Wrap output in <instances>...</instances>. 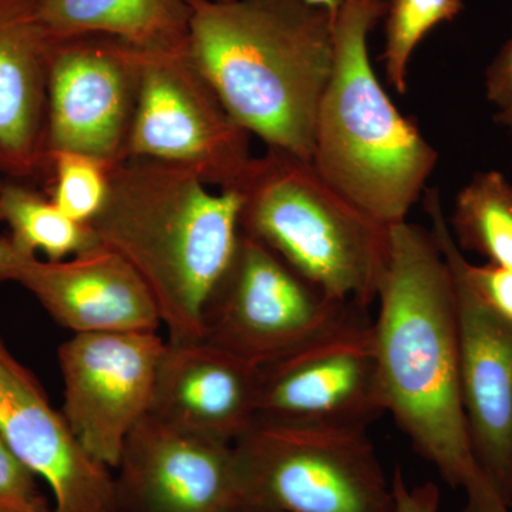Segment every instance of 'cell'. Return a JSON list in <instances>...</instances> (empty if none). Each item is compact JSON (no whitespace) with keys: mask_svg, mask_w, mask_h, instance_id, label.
<instances>
[{"mask_svg":"<svg viewBox=\"0 0 512 512\" xmlns=\"http://www.w3.org/2000/svg\"><path fill=\"white\" fill-rule=\"evenodd\" d=\"M373 342L386 412L453 488L480 473L461 399L456 292L433 232L387 229Z\"/></svg>","mask_w":512,"mask_h":512,"instance_id":"cell-1","label":"cell"},{"mask_svg":"<svg viewBox=\"0 0 512 512\" xmlns=\"http://www.w3.org/2000/svg\"><path fill=\"white\" fill-rule=\"evenodd\" d=\"M188 50L232 119L312 163L335 16L306 0H191Z\"/></svg>","mask_w":512,"mask_h":512,"instance_id":"cell-2","label":"cell"},{"mask_svg":"<svg viewBox=\"0 0 512 512\" xmlns=\"http://www.w3.org/2000/svg\"><path fill=\"white\" fill-rule=\"evenodd\" d=\"M241 208L237 191L214 192L187 168L126 158L111 167L106 201L87 225L146 284L168 342L191 343L237 252Z\"/></svg>","mask_w":512,"mask_h":512,"instance_id":"cell-3","label":"cell"},{"mask_svg":"<svg viewBox=\"0 0 512 512\" xmlns=\"http://www.w3.org/2000/svg\"><path fill=\"white\" fill-rule=\"evenodd\" d=\"M386 0H353L335 15V60L316 119L312 165L349 204L383 227L406 221L437 151L394 107L369 56Z\"/></svg>","mask_w":512,"mask_h":512,"instance_id":"cell-4","label":"cell"},{"mask_svg":"<svg viewBox=\"0 0 512 512\" xmlns=\"http://www.w3.org/2000/svg\"><path fill=\"white\" fill-rule=\"evenodd\" d=\"M235 191L241 229L329 298L369 308L386 264L387 229L332 190L312 163L268 148Z\"/></svg>","mask_w":512,"mask_h":512,"instance_id":"cell-5","label":"cell"},{"mask_svg":"<svg viewBox=\"0 0 512 512\" xmlns=\"http://www.w3.org/2000/svg\"><path fill=\"white\" fill-rule=\"evenodd\" d=\"M234 448L245 512H396L367 429L255 419Z\"/></svg>","mask_w":512,"mask_h":512,"instance_id":"cell-6","label":"cell"},{"mask_svg":"<svg viewBox=\"0 0 512 512\" xmlns=\"http://www.w3.org/2000/svg\"><path fill=\"white\" fill-rule=\"evenodd\" d=\"M138 53L136 110L126 158L192 171L210 187L234 190L252 157L239 126L190 50Z\"/></svg>","mask_w":512,"mask_h":512,"instance_id":"cell-7","label":"cell"},{"mask_svg":"<svg viewBox=\"0 0 512 512\" xmlns=\"http://www.w3.org/2000/svg\"><path fill=\"white\" fill-rule=\"evenodd\" d=\"M359 309L366 308L329 298L241 229L232 264L205 309L201 340L259 367Z\"/></svg>","mask_w":512,"mask_h":512,"instance_id":"cell-8","label":"cell"},{"mask_svg":"<svg viewBox=\"0 0 512 512\" xmlns=\"http://www.w3.org/2000/svg\"><path fill=\"white\" fill-rule=\"evenodd\" d=\"M366 311L259 366L255 419L367 429L386 413Z\"/></svg>","mask_w":512,"mask_h":512,"instance_id":"cell-9","label":"cell"},{"mask_svg":"<svg viewBox=\"0 0 512 512\" xmlns=\"http://www.w3.org/2000/svg\"><path fill=\"white\" fill-rule=\"evenodd\" d=\"M164 348L158 332L74 333L60 345L62 413L87 453L111 470L150 412Z\"/></svg>","mask_w":512,"mask_h":512,"instance_id":"cell-10","label":"cell"},{"mask_svg":"<svg viewBox=\"0 0 512 512\" xmlns=\"http://www.w3.org/2000/svg\"><path fill=\"white\" fill-rule=\"evenodd\" d=\"M137 89V49L119 39L92 35L53 43L47 156L70 151L110 165L126 160Z\"/></svg>","mask_w":512,"mask_h":512,"instance_id":"cell-11","label":"cell"},{"mask_svg":"<svg viewBox=\"0 0 512 512\" xmlns=\"http://www.w3.org/2000/svg\"><path fill=\"white\" fill-rule=\"evenodd\" d=\"M116 470L120 512H245L234 443L151 414L127 437Z\"/></svg>","mask_w":512,"mask_h":512,"instance_id":"cell-12","label":"cell"},{"mask_svg":"<svg viewBox=\"0 0 512 512\" xmlns=\"http://www.w3.org/2000/svg\"><path fill=\"white\" fill-rule=\"evenodd\" d=\"M0 284L22 286L73 335L157 332L161 326L146 284L119 254L101 245L50 261L0 235Z\"/></svg>","mask_w":512,"mask_h":512,"instance_id":"cell-13","label":"cell"},{"mask_svg":"<svg viewBox=\"0 0 512 512\" xmlns=\"http://www.w3.org/2000/svg\"><path fill=\"white\" fill-rule=\"evenodd\" d=\"M0 436L49 485L53 512H120L116 477L94 460L32 370L0 336Z\"/></svg>","mask_w":512,"mask_h":512,"instance_id":"cell-14","label":"cell"},{"mask_svg":"<svg viewBox=\"0 0 512 512\" xmlns=\"http://www.w3.org/2000/svg\"><path fill=\"white\" fill-rule=\"evenodd\" d=\"M453 282L471 450L487 483L512 508V326L454 275Z\"/></svg>","mask_w":512,"mask_h":512,"instance_id":"cell-15","label":"cell"},{"mask_svg":"<svg viewBox=\"0 0 512 512\" xmlns=\"http://www.w3.org/2000/svg\"><path fill=\"white\" fill-rule=\"evenodd\" d=\"M256 404L258 367L204 340H165L148 414L178 429L234 443L254 423Z\"/></svg>","mask_w":512,"mask_h":512,"instance_id":"cell-16","label":"cell"},{"mask_svg":"<svg viewBox=\"0 0 512 512\" xmlns=\"http://www.w3.org/2000/svg\"><path fill=\"white\" fill-rule=\"evenodd\" d=\"M52 46L36 0H0V168L12 180L28 183L47 173Z\"/></svg>","mask_w":512,"mask_h":512,"instance_id":"cell-17","label":"cell"},{"mask_svg":"<svg viewBox=\"0 0 512 512\" xmlns=\"http://www.w3.org/2000/svg\"><path fill=\"white\" fill-rule=\"evenodd\" d=\"M52 43L103 35L143 50L188 49L191 0H36Z\"/></svg>","mask_w":512,"mask_h":512,"instance_id":"cell-18","label":"cell"},{"mask_svg":"<svg viewBox=\"0 0 512 512\" xmlns=\"http://www.w3.org/2000/svg\"><path fill=\"white\" fill-rule=\"evenodd\" d=\"M0 222L8 225L9 238L18 247L50 261L99 245L89 225L67 217L49 195L33 190L25 181L6 178L0 187Z\"/></svg>","mask_w":512,"mask_h":512,"instance_id":"cell-19","label":"cell"},{"mask_svg":"<svg viewBox=\"0 0 512 512\" xmlns=\"http://www.w3.org/2000/svg\"><path fill=\"white\" fill-rule=\"evenodd\" d=\"M450 232L461 251L512 269V183L500 171H480L454 201Z\"/></svg>","mask_w":512,"mask_h":512,"instance_id":"cell-20","label":"cell"},{"mask_svg":"<svg viewBox=\"0 0 512 512\" xmlns=\"http://www.w3.org/2000/svg\"><path fill=\"white\" fill-rule=\"evenodd\" d=\"M464 0H387L384 12V73L390 86L406 93L414 50L441 23L463 10Z\"/></svg>","mask_w":512,"mask_h":512,"instance_id":"cell-21","label":"cell"},{"mask_svg":"<svg viewBox=\"0 0 512 512\" xmlns=\"http://www.w3.org/2000/svg\"><path fill=\"white\" fill-rule=\"evenodd\" d=\"M423 204L433 227L431 232L439 242L441 252L453 275L498 318L512 326V269L488 262L484 265H474L467 261L448 228L437 188L426 190Z\"/></svg>","mask_w":512,"mask_h":512,"instance_id":"cell-22","label":"cell"},{"mask_svg":"<svg viewBox=\"0 0 512 512\" xmlns=\"http://www.w3.org/2000/svg\"><path fill=\"white\" fill-rule=\"evenodd\" d=\"M113 165L70 151L47 156L49 197L72 220L87 225L99 214L109 190Z\"/></svg>","mask_w":512,"mask_h":512,"instance_id":"cell-23","label":"cell"},{"mask_svg":"<svg viewBox=\"0 0 512 512\" xmlns=\"http://www.w3.org/2000/svg\"><path fill=\"white\" fill-rule=\"evenodd\" d=\"M0 512H53L36 474L0 436Z\"/></svg>","mask_w":512,"mask_h":512,"instance_id":"cell-24","label":"cell"},{"mask_svg":"<svg viewBox=\"0 0 512 512\" xmlns=\"http://www.w3.org/2000/svg\"><path fill=\"white\" fill-rule=\"evenodd\" d=\"M485 94L497 110L498 123L512 126V37L494 57L485 73Z\"/></svg>","mask_w":512,"mask_h":512,"instance_id":"cell-25","label":"cell"},{"mask_svg":"<svg viewBox=\"0 0 512 512\" xmlns=\"http://www.w3.org/2000/svg\"><path fill=\"white\" fill-rule=\"evenodd\" d=\"M392 488L396 512H439L440 490L434 483L410 487L402 468L393 471Z\"/></svg>","mask_w":512,"mask_h":512,"instance_id":"cell-26","label":"cell"},{"mask_svg":"<svg viewBox=\"0 0 512 512\" xmlns=\"http://www.w3.org/2000/svg\"><path fill=\"white\" fill-rule=\"evenodd\" d=\"M464 490L467 494V503L463 512H511V508L501 501L481 473L468 481Z\"/></svg>","mask_w":512,"mask_h":512,"instance_id":"cell-27","label":"cell"},{"mask_svg":"<svg viewBox=\"0 0 512 512\" xmlns=\"http://www.w3.org/2000/svg\"><path fill=\"white\" fill-rule=\"evenodd\" d=\"M306 2L311 3L313 6H318V8L328 10V12L335 16L339 9L348 5L349 2H353V0H306Z\"/></svg>","mask_w":512,"mask_h":512,"instance_id":"cell-28","label":"cell"},{"mask_svg":"<svg viewBox=\"0 0 512 512\" xmlns=\"http://www.w3.org/2000/svg\"><path fill=\"white\" fill-rule=\"evenodd\" d=\"M6 175L3 173L2 168H0V187H2V184L5 183Z\"/></svg>","mask_w":512,"mask_h":512,"instance_id":"cell-29","label":"cell"},{"mask_svg":"<svg viewBox=\"0 0 512 512\" xmlns=\"http://www.w3.org/2000/svg\"><path fill=\"white\" fill-rule=\"evenodd\" d=\"M508 128H510V131H511V133H512V126H510V127H508Z\"/></svg>","mask_w":512,"mask_h":512,"instance_id":"cell-30","label":"cell"}]
</instances>
